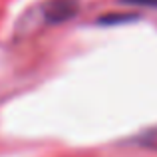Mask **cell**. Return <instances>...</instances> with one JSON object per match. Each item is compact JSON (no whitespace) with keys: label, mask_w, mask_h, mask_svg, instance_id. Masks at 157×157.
Wrapping results in <instances>:
<instances>
[{"label":"cell","mask_w":157,"mask_h":157,"mask_svg":"<svg viewBox=\"0 0 157 157\" xmlns=\"http://www.w3.org/2000/svg\"><path fill=\"white\" fill-rule=\"evenodd\" d=\"M78 0H50L44 6V20L48 24H60L76 16Z\"/></svg>","instance_id":"obj_1"},{"label":"cell","mask_w":157,"mask_h":157,"mask_svg":"<svg viewBox=\"0 0 157 157\" xmlns=\"http://www.w3.org/2000/svg\"><path fill=\"white\" fill-rule=\"evenodd\" d=\"M123 4H135V6H157V0H121Z\"/></svg>","instance_id":"obj_2"}]
</instances>
